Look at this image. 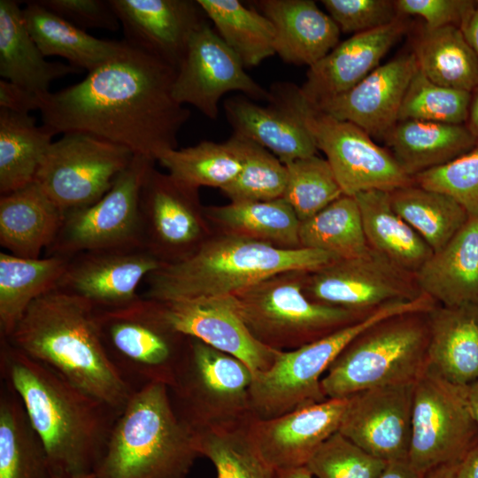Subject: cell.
Segmentation results:
<instances>
[{
    "mask_svg": "<svg viewBox=\"0 0 478 478\" xmlns=\"http://www.w3.org/2000/svg\"><path fill=\"white\" fill-rule=\"evenodd\" d=\"M176 72L125 41L119 54L80 82L42 96V125L55 135L89 134L156 162L177 149L179 132L190 117L173 96Z\"/></svg>",
    "mask_w": 478,
    "mask_h": 478,
    "instance_id": "obj_1",
    "label": "cell"
},
{
    "mask_svg": "<svg viewBox=\"0 0 478 478\" xmlns=\"http://www.w3.org/2000/svg\"><path fill=\"white\" fill-rule=\"evenodd\" d=\"M0 372L20 398L43 443L52 474H93L120 412L73 385L6 338Z\"/></svg>",
    "mask_w": 478,
    "mask_h": 478,
    "instance_id": "obj_2",
    "label": "cell"
},
{
    "mask_svg": "<svg viewBox=\"0 0 478 478\" xmlns=\"http://www.w3.org/2000/svg\"><path fill=\"white\" fill-rule=\"evenodd\" d=\"M4 338L120 412L135 392L103 345L95 308L75 296L57 289L41 296Z\"/></svg>",
    "mask_w": 478,
    "mask_h": 478,
    "instance_id": "obj_3",
    "label": "cell"
},
{
    "mask_svg": "<svg viewBox=\"0 0 478 478\" xmlns=\"http://www.w3.org/2000/svg\"><path fill=\"white\" fill-rule=\"evenodd\" d=\"M314 249H284L227 233L145 279L144 298L160 302L231 296L287 272L312 273L337 260Z\"/></svg>",
    "mask_w": 478,
    "mask_h": 478,
    "instance_id": "obj_4",
    "label": "cell"
},
{
    "mask_svg": "<svg viewBox=\"0 0 478 478\" xmlns=\"http://www.w3.org/2000/svg\"><path fill=\"white\" fill-rule=\"evenodd\" d=\"M197 434L178 415L169 389H136L117 418L95 478H185L200 457Z\"/></svg>",
    "mask_w": 478,
    "mask_h": 478,
    "instance_id": "obj_5",
    "label": "cell"
},
{
    "mask_svg": "<svg viewBox=\"0 0 478 478\" xmlns=\"http://www.w3.org/2000/svg\"><path fill=\"white\" fill-rule=\"evenodd\" d=\"M428 312L396 314L371 325L351 341L321 379L327 398L415 382L428 366Z\"/></svg>",
    "mask_w": 478,
    "mask_h": 478,
    "instance_id": "obj_6",
    "label": "cell"
},
{
    "mask_svg": "<svg viewBox=\"0 0 478 478\" xmlns=\"http://www.w3.org/2000/svg\"><path fill=\"white\" fill-rule=\"evenodd\" d=\"M269 104L296 115L312 135L318 150L326 155L343 195L370 190L390 192L413 183L386 148L357 125L337 120L310 104L299 87L277 82L269 89Z\"/></svg>",
    "mask_w": 478,
    "mask_h": 478,
    "instance_id": "obj_7",
    "label": "cell"
},
{
    "mask_svg": "<svg viewBox=\"0 0 478 478\" xmlns=\"http://www.w3.org/2000/svg\"><path fill=\"white\" fill-rule=\"evenodd\" d=\"M307 274L282 273L232 295L244 324L264 345L281 351H291L371 313L311 300L304 290Z\"/></svg>",
    "mask_w": 478,
    "mask_h": 478,
    "instance_id": "obj_8",
    "label": "cell"
},
{
    "mask_svg": "<svg viewBox=\"0 0 478 478\" xmlns=\"http://www.w3.org/2000/svg\"><path fill=\"white\" fill-rule=\"evenodd\" d=\"M420 300L387 304L360 320L299 348L281 351L266 370L253 374L249 397L253 419L276 418L325 401L321 379L358 334L385 318L421 309Z\"/></svg>",
    "mask_w": 478,
    "mask_h": 478,
    "instance_id": "obj_9",
    "label": "cell"
},
{
    "mask_svg": "<svg viewBox=\"0 0 478 478\" xmlns=\"http://www.w3.org/2000/svg\"><path fill=\"white\" fill-rule=\"evenodd\" d=\"M251 370L240 359L189 337L168 387L178 415L195 432L230 427L252 419Z\"/></svg>",
    "mask_w": 478,
    "mask_h": 478,
    "instance_id": "obj_10",
    "label": "cell"
},
{
    "mask_svg": "<svg viewBox=\"0 0 478 478\" xmlns=\"http://www.w3.org/2000/svg\"><path fill=\"white\" fill-rule=\"evenodd\" d=\"M95 319L109 358L135 391L152 382L172 384L189 337L168 328L148 299L95 309Z\"/></svg>",
    "mask_w": 478,
    "mask_h": 478,
    "instance_id": "obj_11",
    "label": "cell"
},
{
    "mask_svg": "<svg viewBox=\"0 0 478 478\" xmlns=\"http://www.w3.org/2000/svg\"><path fill=\"white\" fill-rule=\"evenodd\" d=\"M477 439L466 387L427 367L414 385L409 464L421 475L459 464Z\"/></svg>",
    "mask_w": 478,
    "mask_h": 478,
    "instance_id": "obj_12",
    "label": "cell"
},
{
    "mask_svg": "<svg viewBox=\"0 0 478 478\" xmlns=\"http://www.w3.org/2000/svg\"><path fill=\"white\" fill-rule=\"evenodd\" d=\"M134 156L100 137L66 133L49 147L34 181L66 213L103 197Z\"/></svg>",
    "mask_w": 478,
    "mask_h": 478,
    "instance_id": "obj_13",
    "label": "cell"
},
{
    "mask_svg": "<svg viewBox=\"0 0 478 478\" xmlns=\"http://www.w3.org/2000/svg\"><path fill=\"white\" fill-rule=\"evenodd\" d=\"M154 161L135 155L111 189L98 201L65 213L46 256L73 257L82 251L143 247L139 200Z\"/></svg>",
    "mask_w": 478,
    "mask_h": 478,
    "instance_id": "obj_14",
    "label": "cell"
},
{
    "mask_svg": "<svg viewBox=\"0 0 478 478\" xmlns=\"http://www.w3.org/2000/svg\"><path fill=\"white\" fill-rule=\"evenodd\" d=\"M304 290L312 301L360 313H370L393 302L412 301L423 295L414 274L370 248L361 256L337 259L308 273Z\"/></svg>",
    "mask_w": 478,
    "mask_h": 478,
    "instance_id": "obj_15",
    "label": "cell"
},
{
    "mask_svg": "<svg viewBox=\"0 0 478 478\" xmlns=\"http://www.w3.org/2000/svg\"><path fill=\"white\" fill-rule=\"evenodd\" d=\"M238 57L207 21L190 37L177 68L172 93L174 100L190 104L211 120L219 116L221 97L239 91L251 100L270 103L272 96L247 74Z\"/></svg>",
    "mask_w": 478,
    "mask_h": 478,
    "instance_id": "obj_16",
    "label": "cell"
},
{
    "mask_svg": "<svg viewBox=\"0 0 478 478\" xmlns=\"http://www.w3.org/2000/svg\"><path fill=\"white\" fill-rule=\"evenodd\" d=\"M142 244L162 263L180 261L204 241L197 189L149 170L139 200Z\"/></svg>",
    "mask_w": 478,
    "mask_h": 478,
    "instance_id": "obj_17",
    "label": "cell"
},
{
    "mask_svg": "<svg viewBox=\"0 0 478 478\" xmlns=\"http://www.w3.org/2000/svg\"><path fill=\"white\" fill-rule=\"evenodd\" d=\"M148 300L158 317L172 330L234 356L252 374L268 369L281 352L252 335L232 295L169 302Z\"/></svg>",
    "mask_w": 478,
    "mask_h": 478,
    "instance_id": "obj_18",
    "label": "cell"
},
{
    "mask_svg": "<svg viewBox=\"0 0 478 478\" xmlns=\"http://www.w3.org/2000/svg\"><path fill=\"white\" fill-rule=\"evenodd\" d=\"M414 385L376 387L349 397L338 431L387 463L408 460Z\"/></svg>",
    "mask_w": 478,
    "mask_h": 478,
    "instance_id": "obj_19",
    "label": "cell"
},
{
    "mask_svg": "<svg viewBox=\"0 0 478 478\" xmlns=\"http://www.w3.org/2000/svg\"><path fill=\"white\" fill-rule=\"evenodd\" d=\"M163 265L143 247L82 251L71 257L56 289L96 310L119 308L138 299L140 283Z\"/></svg>",
    "mask_w": 478,
    "mask_h": 478,
    "instance_id": "obj_20",
    "label": "cell"
},
{
    "mask_svg": "<svg viewBox=\"0 0 478 478\" xmlns=\"http://www.w3.org/2000/svg\"><path fill=\"white\" fill-rule=\"evenodd\" d=\"M347 401L348 397L328 398L276 418H252L251 439L275 471L305 466L317 449L339 430Z\"/></svg>",
    "mask_w": 478,
    "mask_h": 478,
    "instance_id": "obj_21",
    "label": "cell"
},
{
    "mask_svg": "<svg viewBox=\"0 0 478 478\" xmlns=\"http://www.w3.org/2000/svg\"><path fill=\"white\" fill-rule=\"evenodd\" d=\"M125 41L176 69L190 37L208 21L194 0H109Z\"/></svg>",
    "mask_w": 478,
    "mask_h": 478,
    "instance_id": "obj_22",
    "label": "cell"
},
{
    "mask_svg": "<svg viewBox=\"0 0 478 478\" xmlns=\"http://www.w3.org/2000/svg\"><path fill=\"white\" fill-rule=\"evenodd\" d=\"M417 70L412 52L399 55L380 65L346 92L312 105L357 125L372 138L384 139L398 121L404 96Z\"/></svg>",
    "mask_w": 478,
    "mask_h": 478,
    "instance_id": "obj_23",
    "label": "cell"
},
{
    "mask_svg": "<svg viewBox=\"0 0 478 478\" xmlns=\"http://www.w3.org/2000/svg\"><path fill=\"white\" fill-rule=\"evenodd\" d=\"M405 17L384 27L352 35L310 66L299 90L311 104L346 92L380 66L392 46L407 32Z\"/></svg>",
    "mask_w": 478,
    "mask_h": 478,
    "instance_id": "obj_24",
    "label": "cell"
},
{
    "mask_svg": "<svg viewBox=\"0 0 478 478\" xmlns=\"http://www.w3.org/2000/svg\"><path fill=\"white\" fill-rule=\"evenodd\" d=\"M251 3L273 23L275 52L288 64L310 67L339 43V27L312 0H257Z\"/></svg>",
    "mask_w": 478,
    "mask_h": 478,
    "instance_id": "obj_25",
    "label": "cell"
},
{
    "mask_svg": "<svg viewBox=\"0 0 478 478\" xmlns=\"http://www.w3.org/2000/svg\"><path fill=\"white\" fill-rule=\"evenodd\" d=\"M420 292L438 305H478V218L469 217L415 273Z\"/></svg>",
    "mask_w": 478,
    "mask_h": 478,
    "instance_id": "obj_26",
    "label": "cell"
},
{
    "mask_svg": "<svg viewBox=\"0 0 478 478\" xmlns=\"http://www.w3.org/2000/svg\"><path fill=\"white\" fill-rule=\"evenodd\" d=\"M427 367L448 382L468 386L478 380V305L443 306L428 312Z\"/></svg>",
    "mask_w": 478,
    "mask_h": 478,
    "instance_id": "obj_27",
    "label": "cell"
},
{
    "mask_svg": "<svg viewBox=\"0 0 478 478\" xmlns=\"http://www.w3.org/2000/svg\"><path fill=\"white\" fill-rule=\"evenodd\" d=\"M223 107L233 135L262 146L283 164L317 155L312 135L288 110L258 105L243 95L227 98Z\"/></svg>",
    "mask_w": 478,
    "mask_h": 478,
    "instance_id": "obj_28",
    "label": "cell"
},
{
    "mask_svg": "<svg viewBox=\"0 0 478 478\" xmlns=\"http://www.w3.org/2000/svg\"><path fill=\"white\" fill-rule=\"evenodd\" d=\"M64 212L33 181L0 197V244L16 257L39 258L56 239Z\"/></svg>",
    "mask_w": 478,
    "mask_h": 478,
    "instance_id": "obj_29",
    "label": "cell"
},
{
    "mask_svg": "<svg viewBox=\"0 0 478 478\" xmlns=\"http://www.w3.org/2000/svg\"><path fill=\"white\" fill-rule=\"evenodd\" d=\"M29 34L22 9L14 0H0V76L41 96L56 79L81 70L48 61Z\"/></svg>",
    "mask_w": 478,
    "mask_h": 478,
    "instance_id": "obj_30",
    "label": "cell"
},
{
    "mask_svg": "<svg viewBox=\"0 0 478 478\" xmlns=\"http://www.w3.org/2000/svg\"><path fill=\"white\" fill-rule=\"evenodd\" d=\"M389 152L412 178L444 165L477 143L465 125L398 120L384 137Z\"/></svg>",
    "mask_w": 478,
    "mask_h": 478,
    "instance_id": "obj_31",
    "label": "cell"
},
{
    "mask_svg": "<svg viewBox=\"0 0 478 478\" xmlns=\"http://www.w3.org/2000/svg\"><path fill=\"white\" fill-rule=\"evenodd\" d=\"M354 197L368 247L398 267L415 274L432 255L433 250L395 212L389 192L370 190Z\"/></svg>",
    "mask_w": 478,
    "mask_h": 478,
    "instance_id": "obj_32",
    "label": "cell"
},
{
    "mask_svg": "<svg viewBox=\"0 0 478 478\" xmlns=\"http://www.w3.org/2000/svg\"><path fill=\"white\" fill-rule=\"evenodd\" d=\"M26 27L44 57L57 56L88 72L119 54L125 41L95 37L41 5L26 2L22 9Z\"/></svg>",
    "mask_w": 478,
    "mask_h": 478,
    "instance_id": "obj_33",
    "label": "cell"
},
{
    "mask_svg": "<svg viewBox=\"0 0 478 478\" xmlns=\"http://www.w3.org/2000/svg\"><path fill=\"white\" fill-rule=\"evenodd\" d=\"M70 258L32 259L0 253V337L11 335L35 300L56 289Z\"/></svg>",
    "mask_w": 478,
    "mask_h": 478,
    "instance_id": "obj_34",
    "label": "cell"
},
{
    "mask_svg": "<svg viewBox=\"0 0 478 478\" xmlns=\"http://www.w3.org/2000/svg\"><path fill=\"white\" fill-rule=\"evenodd\" d=\"M412 53L418 69L432 82L470 93L478 89V54L461 28H423Z\"/></svg>",
    "mask_w": 478,
    "mask_h": 478,
    "instance_id": "obj_35",
    "label": "cell"
},
{
    "mask_svg": "<svg viewBox=\"0 0 478 478\" xmlns=\"http://www.w3.org/2000/svg\"><path fill=\"white\" fill-rule=\"evenodd\" d=\"M51 474L43 443L14 389L2 380L0 389V478H48Z\"/></svg>",
    "mask_w": 478,
    "mask_h": 478,
    "instance_id": "obj_36",
    "label": "cell"
},
{
    "mask_svg": "<svg viewBox=\"0 0 478 478\" xmlns=\"http://www.w3.org/2000/svg\"><path fill=\"white\" fill-rule=\"evenodd\" d=\"M55 134L29 113L0 108V194L33 182Z\"/></svg>",
    "mask_w": 478,
    "mask_h": 478,
    "instance_id": "obj_37",
    "label": "cell"
},
{
    "mask_svg": "<svg viewBox=\"0 0 478 478\" xmlns=\"http://www.w3.org/2000/svg\"><path fill=\"white\" fill-rule=\"evenodd\" d=\"M214 29L244 67L276 54L275 28L257 9L239 0H197Z\"/></svg>",
    "mask_w": 478,
    "mask_h": 478,
    "instance_id": "obj_38",
    "label": "cell"
},
{
    "mask_svg": "<svg viewBox=\"0 0 478 478\" xmlns=\"http://www.w3.org/2000/svg\"><path fill=\"white\" fill-rule=\"evenodd\" d=\"M244 160L243 140L232 135L224 143L201 141L165 151L158 162L179 182L191 188L222 189L240 173Z\"/></svg>",
    "mask_w": 478,
    "mask_h": 478,
    "instance_id": "obj_39",
    "label": "cell"
},
{
    "mask_svg": "<svg viewBox=\"0 0 478 478\" xmlns=\"http://www.w3.org/2000/svg\"><path fill=\"white\" fill-rule=\"evenodd\" d=\"M206 212L228 234L284 249L300 248L301 221L283 197L270 201L230 203Z\"/></svg>",
    "mask_w": 478,
    "mask_h": 478,
    "instance_id": "obj_40",
    "label": "cell"
},
{
    "mask_svg": "<svg viewBox=\"0 0 478 478\" xmlns=\"http://www.w3.org/2000/svg\"><path fill=\"white\" fill-rule=\"evenodd\" d=\"M395 212L430 246L443 248L466 224L469 216L451 197L414 183L389 192Z\"/></svg>",
    "mask_w": 478,
    "mask_h": 478,
    "instance_id": "obj_41",
    "label": "cell"
},
{
    "mask_svg": "<svg viewBox=\"0 0 478 478\" xmlns=\"http://www.w3.org/2000/svg\"><path fill=\"white\" fill-rule=\"evenodd\" d=\"M299 241L302 248L320 250L338 259L365 254L369 247L356 198L343 195L301 221Z\"/></svg>",
    "mask_w": 478,
    "mask_h": 478,
    "instance_id": "obj_42",
    "label": "cell"
},
{
    "mask_svg": "<svg viewBox=\"0 0 478 478\" xmlns=\"http://www.w3.org/2000/svg\"><path fill=\"white\" fill-rule=\"evenodd\" d=\"M251 420L196 432L200 455L212 461L217 478H276L251 439Z\"/></svg>",
    "mask_w": 478,
    "mask_h": 478,
    "instance_id": "obj_43",
    "label": "cell"
},
{
    "mask_svg": "<svg viewBox=\"0 0 478 478\" xmlns=\"http://www.w3.org/2000/svg\"><path fill=\"white\" fill-rule=\"evenodd\" d=\"M284 165L287 183L282 197L300 221L310 219L343 196L327 159L313 155Z\"/></svg>",
    "mask_w": 478,
    "mask_h": 478,
    "instance_id": "obj_44",
    "label": "cell"
},
{
    "mask_svg": "<svg viewBox=\"0 0 478 478\" xmlns=\"http://www.w3.org/2000/svg\"><path fill=\"white\" fill-rule=\"evenodd\" d=\"M240 138L244 151L243 167L221 191L231 203L270 201L282 197L287 183L286 166L262 146Z\"/></svg>",
    "mask_w": 478,
    "mask_h": 478,
    "instance_id": "obj_45",
    "label": "cell"
},
{
    "mask_svg": "<svg viewBox=\"0 0 478 478\" xmlns=\"http://www.w3.org/2000/svg\"><path fill=\"white\" fill-rule=\"evenodd\" d=\"M470 100V92L437 85L418 69L404 96L398 120L464 125Z\"/></svg>",
    "mask_w": 478,
    "mask_h": 478,
    "instance_id": "obj_46",
    "label": "cell"
},
{
    "mask_svg": "<svg viewBox=\"0 0 478 478\" xmlns=\"http://www.w3.org/2000/svg\"><path fill=\"white\" fill-rule=\"evenodd\" d=\"M386 465L337 431L317 449L305 467L315 478H377Z\"/></svg>",
    "mask_w": 478,
    "mask_h": 478,
    "instance_id": "obj_47",
    "label": "cell"
},
{
    "mask_svg": "<svg viewBox=\"0 0 478 478\" xmlns=\"http://www.w3.org/2000/svg\"><path fill=\"white\" fill-rule=\"evenodd\" d=\"M413 183L443 193L459 204L469 217L478 218V145L440 166L412 177Z\"/></svg>",
    "mask_w": 478,
    "mask_h": 478,
    "instance_id": "obj_48",
    "label": "cell"
},
{
    "mask_svg": "<svg viewBox=\"0 0 478 478\" xmlns=\"http://www.w3.org/2000/svg\"><path fill=\"white\" fill-rule=\"evenodd\" d=\"M341 32L359 34L384 27L398 16L395 0H322Z\"/></svg>",
    "mask_w": 478,
    "mask_h": 478,
    "instance_id": "obj_49",
    "label": "cell"
},
{
    "mask_svg": "<svg viewBox=\"0 0 478 478\" xmlns=\"http://www.w3.org/2000/svg\"><path fill=\"white\" fill-rule=\"evenodd\" d=\"M398 16H419L423 28L434 30L448 26L462 28L473 13L476 0H395Z\"/></svg>",
    "mask_w": 478,
    "mask_h": 478,
    "instance_id": "obj_50",
    "label": "cell"
},
{
    "mask_svg": "<svg viewBox=\"0 0 478 478\" xmlns=\"http://www.w3.org/2000/svg\"><path fill=\"white\" fill-rule=\"evenodd\" d=\"M47 10L87 31L106 29L116 31L120 20L109 0H37Z\"/></svg>",
    "mask_w": 478,
    "mask_h": 478,
    "instance_id": "obj_51",
    "label": "cell"
},
{
    "mask_svg": "<svg viewBox=\"0 0 478 478\" xmlns=\"http://www.w3.org/2000/svg\"><path fill=\"white\" fill-rule=\"evenodd\" d=\"M42 96L12 82L0 81V108L19 113L38 110Z\"/></svg>",
    "mask_w": 478,
    "mask_h": 478,
    "instance_id": "obj_52",
    "label": "cell"
},
{
    "mask_svg": "<svg viewBox=\"0 0 478 478\" xmlns=\"http://www.w3.org/2000/svg\"><path fill=\"white\" fill-rule=\"evenodd\" d=\"M459 478H478V439L458 464Z\"/></svg>",
    "mask_w": 478,
    "mask_h": 478,
    "instance_id": "obj_53",
    "label": "cell"
},
{
    "mask_svg": "<svg viewBox=\"0 0 478 478\" xmlns=\"http://www.w3.org/2000/svg\"><path fill=\"white\" fill-rule=\"evenodd\" d=\"M408 462V460H399L388 462L384 470L377 478H422Z\"/></svg>",
    "mask_w": 478,
    "mask_h": 478,
    "instance_id": "obj_54",
    "label": "cell"
},
{
    "mask_svg": "<svg viewBox=\"0 0 478 478\" xmlns=\"http://www.w3.org/2000/svg\"><path fill=\"white\" fill-rule=\"evenodd\" d=\"M464 125L478 145V89L471 93L467 118Z\"/></svg>",
    "mask_w": 478,
    "mask_h": 478,
    "instance_id": "obj_55",
    "label": "cell"
},
{
    "mask_svg": "<svg viewBox=\"0 0 478 478\" xmlns=\"http://www.w3.org/2000/svg\"><path fill=\"white\" fill-rule=\"evenodd\" d=\"M467 41L478 54V0L466 23L461 28Z\"/></svg>",
    "mask_w": 478,
    "mask_h": 478,
    "instance_id": "obj_56",
    "label": "cell"
},
{
    "mask_svg": "<svg viewBox=\"0 0 478 478\" xmlns=\"http://www.w3.org/2000/svg\"><path fill=\"white\" fill-rule=\"evenodd\" d=\"M466 395L469 410L478 426V380L466 386Z\"/></svg>",
    "mask_w": 478,
    "mask_h": 478,
    "instance_id": "obj_57",
    "label": "cell"
},
{
    "mask_svg": "<svg viewBox=\"0 0 478 478\" xmlns=\"http://www.w3.org/2000/svg\"><path fill=\"white\" fill-rule=\"evenodd\" d=\"M458 464L443 465L426 473L422 478H459Z\"/></svg>",
    "mask_w": 478,
    "mask_h": 478,
    "instance_id": "obj_58",
    "label": "cell"
},
{
    "mask_svg": "<svg viewBox=\"0 0 478 478\" xmlns=\"http://www.w3.org/2000/svg\"><path fill=\"white\" fill-rule=\"evenodd\" d=\"M276 478H314L305 466L276 471Z\"/></svg>",
    "mask_w": 478,
    "mask_h": 478,
    "instance_id": "obj_59",
    "label": "cell"
},
{
    "mask_svg": "<svg viewBox=\"0 0 478 478\" xmlns=\"http://www.w3.org/2000/svg\"><path fill=\"white\" fill-rule=\"evenodd\" d=\"M48 478H95L93 474H87V475H81V476H62V475H57V474H50Z\"/></svg>",
    "mask_w": 478,
    "mask_h": 478,
    "instance_id": "obj_60",
    "label": "cell"
}]
</instances>
